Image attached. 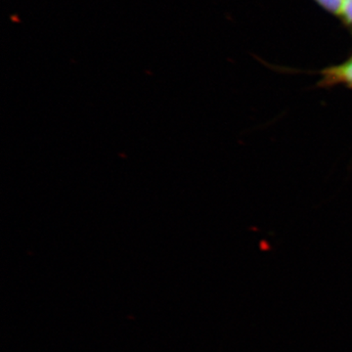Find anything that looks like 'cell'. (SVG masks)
<instances>
[{
    "instance_id": "cell-1",
    "label": "cell",
    "mask_w": 352,
    "mask_h": 352,
    "mask_svg": "<svg viewBox=\"0 0 352 352\" xmlns=\"http://www.w3.org/2000/svg\"><path fill=\"white\" fill-rule=\"evenodd\" d=\"M314 1L326 12L338 18L346 0H314Z\"/></svg>"
},
{
    "instance_id": "cell-2",
    "label": "cell",
    "mask_w": 352,
    "mask_h": 352,
    "mask_svg": "<svg viewBox=\"0 0 352 352\" xmlns=\"http://www.w3.org/2000/svg\"><path fill=\"white\" fill-rule=\"evenodd\" d=\"M338 19L352 32V0H346L344 2Z\"/></svg>"
}]
</instances>
